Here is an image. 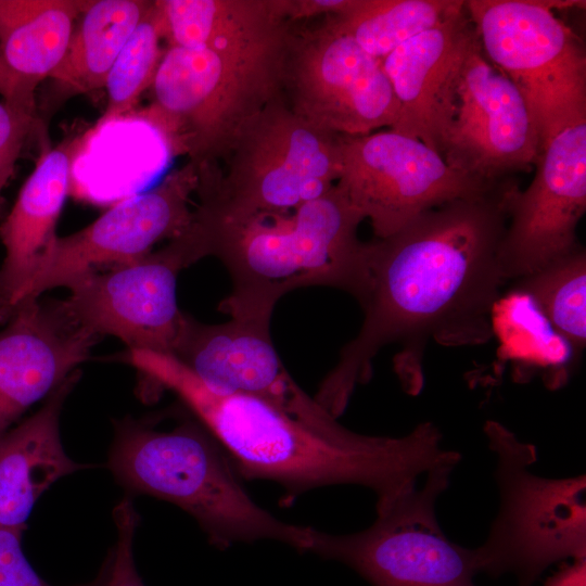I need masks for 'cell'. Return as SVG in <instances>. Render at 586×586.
Masks as SVG:
<instances>
[{
  "label": "cell",
  "mask_w": 586,
  "mask_h": 586,
  "mask_svg": "<svg viewBox=\"0 0 586 586\" xmlns=\"http://www.w3.org/2000/svg\"><path fill=\"white\" fill-rule=\"evenodd\" d=\"M0 94L3 98V102L7 104L11 103L12 100V81L10 77V73L8 68L5 67L1 56H0Z\"/></svg>",
  "instance_id": "cell-32"
},
{
  "label": "cell",
  "mask_w": 586,
  "mask_h": 586,
  "mask_svg": "<svg viewBox=\"0 0 586 586\" xmlns=\"http://www.w3.org/2000/svg\"><path fill=\"white\" fill-rule=\"evenodd\" d=\"M193 265L178 238L161 250L106 271L89 272L67 288L69 316L97 335H114L128 349L174 355L188 317L177 304L179 272Z\"/></svg>",
  "instance_id": "cell-13"
},
{
  "label": "cell",
  "mask_w": 586,
  "mask_h": 586,
  "mask_svg": "<svg viewBox=\"0 0 586 586\" xmlns=\"http://www.w3.org/2000/svg\"><path fill=\"white\" fill-rule=\"evenodd\" d=\"M23 532L21 528L0 525V586H52L27 561L22 549ZM109 572L110 557L93 581L75 586H105Z\"/></svg>",
  "instance_id": "cell-27"
},
{
  "label": "cell",
  "mask_w": 586,
  "mask_h": 586,
  "mask_svg": "<svg viewBox=\"0 0 586 586\" xmlns=\"http://www.w3.org/2000/svg\"><path fill=\"white\" fill-rule=\"evenodd\" d=\"M469 586H474V585H473V583H472V584H470Z\"/></svg>",
  "instance_id": "cell-33"
},
{
  "label": "cell",
  "mask_w": 586,
  "mask_h": 586,
  "mask_svg": "<svg viewBox=\"0 0 586 586\" xmlns=\"http://www.w3.org/2000/svg\"><path fill=\"white\" fill-rule=\"evenodd\" d=\"M162 17L156 4L136 27L114 61L105 80L106 106L98 125L129 112L143 91L151 87L164 51Z\"/></svg>",
  "instance_id": "cell-26"
},
{
  "label": "cell",
  "mask_w": 586,
  "mask_h": 586,
  "mask_svg": "<svg viewBox=\"0 0 586 586\" xmlns=\"http://www.w3.org/2000/svg\"><path fill=\"white\" fill-rule=\"evenodd\" d=\"M488 61L522 95L540 152L556 135L586 123V53L555 13L585 1L466 0Z\"/></svg>",
  "instance_id": "cell-6"
},
{
  "label": "cell",
  "mask_w": 586,
  "mask_h": 586,
  "mask_svg": "<svg viewBox=\"0 0 586 586\" xmlns=\"http://www.w3.org/2000/svg\"><path fill=\"white\" fill-rule=\"evenodd\" d=\"M462 8L463 0H348L340 11L323 17L382 61Z\"/></svg>",
  "instance_id": "cell-24"
},
{
  "label": "cell",
  "mask_w": 586,
  "mask_h": 586,
  "mask_svg": "<svg viewBox=\"0 0 586 586\" xmlns=\"http://www.w3.org/2000/svg\"><path fill=\"white\" fill-rule=\"evenodd\" d=\"M74 145L62 143L40 156L0 227L4 246L0 265V323H7L22 304L55 244Z\"/></svg>",
  "instance_id": "cell-18"
},
{
  "label": "cell",
  "mask_w": 586,
  "mask_h": 586,
  "mask_svg": "<svg viewBox=\"0 0 586 586\" xmlns=\"http://www.w3.org/2000/svg\"><path fill=\"white\" fill-rule=\"evenodd\" d=\"M34 123V113L0 102V213L4 203L2 192L14 173Z\"/></svg>",
  "instance_id": "cell-29"
},
{
  "label": "cell",
  "mask_w": 586,
  "mask_h": 586,
  "mask_svg": "<svg viewBox=\"0 0 586 586\" xmlns=\"http://www.w3.org/2000/svg\"><path fill=\"white\" fill-rule=\"evenodd\" d=\"M123 360L151 384L174 392L239 475L277 482L284 501L317 487L354 484L372 489L377 504L388 502L415 488L419 475L455 458L441 448L442 434L431 422L402 437L360 434L354 442L335 443L259 398L209 388L171 355L128 349Z\"/></svg>",
  "instance_id": "cell-2"
},
{
  "label": "cell",
  "mask_w": 586,
  "mask_h": 586,
  "mask_svg": "<svg viewBox=\"0 0 586 586\" xmlns=\"http://www.w3.org/2000/svg\"><path fill=\"white\" fill-rule=\"evenodd\" d=\"M269 326L264 319L204 324L188 317L173 356L209 388L259 398L297 421L311 397L282 365Z\"/></svg>",
  "instance_id": "cell-17"
},
{
  "label": "cell",
  "mask_w": 586,
  "mask_h": 586,
  "mask_svg": "<svg viewBox=\"0 0 586 586\" xmlns=\"http://www.w3.org/2000/svg\"><path fill=\"white\" fill-rule=\"evenodd\" d=\"M431 149L453 169L482 182L528 170L538 160L530 111L515 86L485 56L479 37L440 99Z\"/></svg>",
  "instance_id": "cell-10"
},
{
  "label": "cell",
  "mask_w": 586,
  "mask_h": 586,
  "mask_svg": "<svg viewBox=\"0 0 586 586\" xmlns=\"http://www.w3.org/2000/svg\"><path fill=\"white\" fill-rule=\"evenodd\" d=\"M285 34L225 48L169 46L141 116L196 171L216 168L241 129L283 93Z\"/></svg>",
  "instance_id": "cell-5"
},
{
  "label": "cell",
  "mask_w": 586,
  "mask_h": 586,
  "mask_svg": "<svg viewBox=\"0 0 586 586\" xmlns=\"http://www.w3.org/2000/svg\"><path fill=\"white\" fill-rule=\"evenodd\" d=\"M117 528V542L111 550L110 572L105 586H145L133 558V538L139 517L130 498L119 501L113 511Z\"/></svg>",
  "instance_id": "cell-28"
},
{
  "label": "cell",
  "mask_w": 586,
  "mask_h": 586,
  "mask_svg": "<svg viewBox=\"0 0 586 586\" xmlns=\"http://www.w3.org/2000/svg\"><path fill=\"white\" fill-rule=\"evenodd\" d=\"M340 137L298 116L282 93L237 135L219 163L222 168L198 176L199 204L247 214L317 199L336 183Z\"/></svg>",
  "instance_id": "cell-7"
},
{
  "label": "cell",
  "mask_w": 586,
  "mask_h": 586,
  "mask_svg": "<svg viewBox=\"0 0 586 586\" xmlns=\"http://www.w3.org/2000/svg\"><path fill=\"white\" fill-rule=\"evenodd\" d=\"M365 220L334 184L296 207L247 214L203 205L179 234L194 263L218 258L231 278L219 310L230 318L270 320L278 301L305 286L343 290L359 302L367 289Z\"/></svg>",
  "instance_id": "cell-3"
},
{
  "label": "cell",
  "mask_w": 586,
  "mask_h": 586,
  "mask_svg": "<svg viewBox=\"0 0 586 586\" xmlns=\"http://www.w3.org/2000/svg\"><path fill=\"white\" fill-rule=\"evenodd\" d=\"M519 189L514 176L500 179L366 242L361 327L314 396L331 416H341L356 386L370 380L372 360L387 344H402L394 368L415 394L422 387L420 364L429 340L449 346L489 340L492 313L506 283L499 252Z\"/></svg>",
  "instance_id": "cell-1"
},
{
  "label": "cell",
  "mask_w": 586,
  "mask_h": 586,
  "mask_svg": "<svg viewBox=\"0 0 586 586\" xmlns=\"http://www.w3.org/2000/svg\"><path fill=\"white\" fill-rule=\"evenodd\" d=\"M456 464L431 469L421 488L377 505L368 528L335 535L309 527L304 552L342 562L372 586H469L480 572L476 550L450 540L435 515Z\"/></svg>",
  "instance_id": "cell-9"
},
{
  "label": "cell",
  "mask_w": 586,
  "mask_h": 586,
  "mask_svg": "<svg viewBox=\"0 0 586 586\" xmlns=\"http://www.w3.org/2000/svg\"><path fill=\"white\" fill-rule=\"evenodd\" d=\"M75 370L31 417L0 437V525L26 528L38 498L58 480L85 468L65 453L60 436L63 404L77 383Z\"/></svg>",
  "instance_id": "cell-20"
},
{
  "label": "cell",
  "mask_w": 586,
  "mask_h": 586,
  "mask_svg": "<svg viewBox=\"0 0 586 586\" xmlns=\"http://www.w3.org/2000/svg\"><path fill=\"white\" fill-rule=\"evenodd\" d=\"M535 176L514 194L499 259L505 281L518 280L574 251L586 212V123L548 141Z\"/></svg>",
  "instance_id": "cell-15"
},
{
  "label": "cell",
  "mask_w": 586,
  "mask_h": 586,
  "mask_svg": "<svg viewBox=\"0 0 586 586\" xmlns=\"http://www.w3.org/2000/svg\"><path fill=\"white\" fill-rule=\"evenodd\" d=\"M517 281L552 329L576 352L586 344V251L569 254Z\"/></svg>",
  "instance_id": "cell-25"
},
{
  "label": "cell",
  "mask_w": 586,
  "mask_h": 586,
  "mask_svg": "<svg viewBox=\"0 0 586 586\" xmlns=\"http://www.w3.org/2000/svg\"><path fill=\"white\" fill-rule=\"evenodd\" d=\"M476 38L463 1L457 13L404 42L382 60V68L399 103L392 130L417 138L431 148L440 99Z\"/></svg>",
  "instance_id": "cell-19"
},
{
  "label": "cell",
  "mask_w": 586,
  "mask_h": 586,
  "mask_svg": "<svg viewBox=\"0 0 586 586\" xmlns=\"http://www.w3.org/2000/svg\"><path fill=\"white\" fill-rule=\"evenodd\" d=\"M348 0H285L286 16L291 24L311 18L327 16L340 11Z\"/></svg>",
  "instance_id": "cell-30"
},
{
  "label": "cell",
  "mask_w": 586,
  "mask_h": 586,
  "mask_svg": "<svg viewBox=\"0 0 586 586\" xmlns=\"http://www.w3.org/2000/svg\"><path fill=\"white\" fill-rule=\"evenodd\" d=\"M497 181L482 182L459 173L419 139L392 129L340 137L335 184L369 220L375 239L390 237L422 213L481 193Z\"/></svg>",
  "instance_id": "cell-12"
},
{
  "label": "cell",
  "mask_w": 586,
  "mask_h": 586,
  "mask_svg": "<svg viewBox=\"0 0 586 586\" xmlns=\"http://www.w3.org/2000/svg\"><path fill=\"white\" fill-rule=\"evenodd\" d=\"M485 433L497 454L500 509L485 544L475 548L480 572H511L520 586H532L552 563L586 558L585 476H537L528 469L537 458L533 445L496 421Z\"/></svg>",
  "instance_id": "cell-8"
},
{
  "label": "cell",
  "mask_w": 586,
  "mask_h": 586,
  "mask_svg": "<svg viewBox=\"0 0 586 586\" xmlns=\"http://www.w3.org/2000/svg\"><path fill=\"white\" fill-rule=\"evenodd\" d=\"M586 558L574 559L550 576L544 586H585Z\"/></svg>",
  "instance_id": "cell-31"
},
{
  "label": "cell",
  "mask_w": 586,
  "mask_h": 586,
  "mask_svg": "<svg viewBox=\"0 0 586 586\" xmlns=\"http://www.w3.org/2000/svg\"><path fill=\"white\" fill-rule=\"evenodd\" d=\"M164 38L189 49L225 48L289 31L285 0H156Z\"/></svg>",
  "instance_id": "cell-22"
},
{
  "label": "cell",
  "mask_w": 586,
  "mask_h": 586,
  "mask_svg": "<svg viewBox=\"0 0 586 586\" xmlns=\"http://www.w3.org/2000/svg\"><path fill=\"white\" fill-rule=\"evenodd\" d=\"M109 468L127 489L188 512L215 547L271 539L304 552L309 526L283 522L259 507L204 426L187 422L156 430L125 419L117 425Z\"/></svg>",
  "instance_id": "cell-4"
},
{
  "label": "cell",
  "mask_w": 586,
  "mask_h": 586,
  "mask_svg": "<svg viewBox=\"0 0 586 586\" xmlns=\"http://www.w3.org/2000/svg\"><path fill=\"white\" fill-rule=\"evenodd\" d=\"M198 182L195 167L187 162L152 189L117 201L84 229L58 237L22 303L47 290L67 288L103 266L136 260L161 240L179 235L191 219L189 203Z\"/></svg>",
  "instance_id": "cell-14"
},
{
  "label": "cell",
  "mask_w": 586,
  "mask_h": 586,
  "mask_svg": "<svg viewBox=\"0 0 586 586\" xmlns=\"http://www.w3.org/2000/svg\"><path fill=\"white\" fill-rule=\"evenodd\" d=\"M153 2L88 1L67 51L50 78L71 93H86L103 88L118 53L151 10Z\"/></svg>",
  "instance_id": "cell-23"
},
{
  "label": "cell",
  "mask_w": 586,
  "mask_h": 586,
  "mask_svg": "<svg viewBox=\"0 0 586 586\" xmlns=\"http://www.w3.org/2000/svg\"><path fill=\"white\" fill-rule=\"evenodd\" d=\"M0 331V437L88 359L98 336L62 301L22 303Z\"/></svg>",
  "instance_id": "cell-16"
},
{
  "label": "cell",
  "mask_w": 586,
  "mask_h": 586,
  "mask_svg": "<svg viewBox=\"0 0 586 586\" xmlns=\"http://www.w3.org/2000/svg\"><path fill=\"white\" fill-rule=\"evenodd\" d=\"M87 2L0 0V56L13 90L9 105L35 114V88L62 62Z\"/></svg>",
  "instance_id": "cell-21"
},
{
  "label": "cell",
  "mask_w": 586,
  "mask_h": 586,
  "mask_svg": "<svg viewBox=\"0 0 586 586\" xmlns=\"http://www.w3.org/2000/svg\"><path fill=\"white\" fill-rule=\"evenodd\" d=\"M283 95L298 116L339 136L391 129L399 113L382 61L326 17L310 28L293 27L284 62Z\"/></svg>",
  "instance_id": "cell-11"
}]
</instances>
